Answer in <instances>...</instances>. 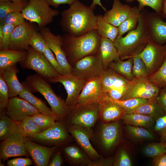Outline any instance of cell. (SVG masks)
<instances>
[{
	"label": "cell",
	"instance_id": "obj_15",
	"mask_svg": "<svg viewBox=\"0 0 166 166\" xmlns=\"http://www.w3.org/2000/svg\"><path fill=\"white\" fill-rule=\"evenodd\" d=\"M87 81L71 74L59 75L53 79L51 83L61 84L66 91V104L69 107L76 105L80 93Z\"/></svg>",
	"mask_w": 166,
	"mask_h": 166
},
{
	"label": "cell",
	"instance_id": "obj_55",
	"mask_svg": "<svg viewBox=\"0 0 166 166\" xmlns=\"http://www.w3.org/2000/svg\"><path fill=\"white\" fill-rule=\"evenodd\" d=\"M78 0H46L50 6L57 8L61 4H67L69 6Z\"/></svg>",
	"mask_w": 166,
	"mask_h": 166
},
{
	"label": "cell",
	"instance_id": "obj_57",
	"mask_svg": "<svg viewBox=\"0 0 166 166\" xmlns=\"http://www.w3.org/2000/svg\"><path fill=\"white\" fill-rule=\"evenodd\" d=\"M153 162L155 166H166V153L153 158Z\"/></svg>",
	"mask_w": 166,
	"mask_h": 166
},
{
	"label": "cell",
	"instance_id": "obj_23",
	"mask_svg": "<svg viewBox=\"0 0 166 166\" xmlns=\"http://www.w3.org/2000/svg\"><path fill=\"white\" fill-rule=\"evenodd\" d=\"M25 144L28 153L37 166L48 165L50 157L57 149L56 146L47 147L26 139Z\"/></svg>",
	"mask_w": 166,
	"mask_h": 166
},
{
	"label": "cell",
	"instance_id": "obj_34",
	"mask_svg": "<svg viewBox=\"0 0 166 166\" xmlns=\"http://www.w3.org/2000/svg\"><path fill=\"white\" fill-rule=\"evenodd\" d=\"M18 130L24 137H30L43 130L36 124L31 116H28L21 121L17 122Z\"/></svg>",
	"mask_w": 166,
	"mask_h": 166
},
{
	"label": "cell",
	"instance_id": "obj_22",
	"mask_svg": "<svg viewBox=\"0 0 166 166\" xmlns=\"http://www.w3.org/2000/svg\"><path fill=\"white\" fill-rule=\"evenodd\" d=\"M162 18L155 12L148 13L149 42L160 45L166 44V22Z\"/></svg>",
	"mask_w": 166,
	"mask_h": 166
},
{
	"label": "cell",
	"instance_id": "obj_26",
	"mask_svg": "<svg viewBox=\"0 0 166 166\" xmlns=\"http://www.w3.org/2000/svg\"><path fill=\"white\" fill-rule=\"evenodd\" d=\"M27 51L9 49L0 50V74L12 66L24 60Z\"/></svg>",
	"mask_w": 166,
	"mask_h": 166
},
{
	"label": "cell",
	"instance_id": "obj_58",
	"mask_svg": "<svg viewBox=\"0 0 166 166\" xmlns=\"http://www.w3.org/2000/svg\"><path fill=\"white\" fill-rule=\"evenodd\" d=\"M96 5L100 6L105 12L107 10L106 8L102 5L101 0H92V3L90 6L92 9L94 10Z\"/></svg>",
	"mask_w": 166,
	"mask_h": 166
},
{
	"label": "cell",
	"instance_id": "obj_44",
	"mask_svg": "<svg viewBox=\"0 0 166 166\" xmlns=\"http://www.w3.org/2000/svg\"><path fill=\"white\" fill-rule=\"evenodd\" d=\"M132 58L133 60L132 73L134 77H148V74L147 68L142 60L136 56Z\"/></svg>",
	"mask_w": 166,
	"mask_h": 166
},
{
	"label": "cell",
	"instance_id": "obj_47",
	"mask_svg": "<svg viewBox=\"0 0 166 166\" xmlns=\"http://www.w3.org/2000/svg\"><path fill=\"white\" fill-rule=\"evenodd\" d=\"M25 22L22 12H16L7 14L0 23L3 25L10 24L17 26Z\"/></svg>",
	"mask_w": 166,
	"mask_h": 166
},
{
	"label": "cell",
	"instance_id": "obj_19",
	"mask_svg": "<svg viewBox=\"0 0 166 166\" xmlns=\"http://www.w3.org/2000/svg\"><path fill=\"white\" fill-rule=\"evenodd\" d=\"M140 12L136 6L123 4L120 0H114L111 9L105 11L103 17L107 22L118 27L127 18Z\"/></svg>",
	"mask_w": 166,
	"mask_h": 166
},
{
	"label": "cell",
	"instance_id": "obj_33",
	"mask_svg": "<svg viewBox=\"0 0 166 166\" xmlns=\"http://www.w3.org/2000/svg\"><path fill=\"white\" fill-rule=\"evenodd\" d=\"M133 62L132 58L125 61L120 58L111 62L108 68H110L128 81H131L134 78L132 73Z\"/></svg>",
	"mask_w": 166,
	"mask_h": 166
},
{
	"label": "cell",
	"instance_id": "obj_50",
	"mask_svg": "<svg viewBox=\"0 0 166 166\" xmlns=\"http://www.w3.org/2000/svg\"><path fill=\"white\" fill-rule=\"evenodd\" d=\"M43 54L55 70L60 75H62L61 68L53 53L46 44Z\"/></svg>",
	"mask_w": 166,
	"mask_h": 166
},
{
	"label": "cell",
	"instance_id": "obj_13",
	"mask_svg": "<svg viewBox=\"0 0 166 166\" xmlns=\"http://www.w3.org/2000/svg\"><path fill=\"white\" fill-rule=\"evenodd\" d=\"M134 56L139 57L143 61L148 76L156 72L163 63L166 57V44L160 45L149 42L141 52Z\"/></svg>",
	"mask_w": 166,
	"mask_h": 166
},
{
	"label": "cell",
	"instance_id": "obj_52",
	"mask_svg": "<svg viewBox=\"0 0 166 166\" xmlns=\"http://www.w3.org/2000/svg\"><path fill=\"white\" fill-rule=\"evenodd\" d=\"M32 164V160L28 158H15L8 160L7 163L8 166H29Z\"/></svg>",
	"mask_w": 166,
	"mask_h": 166
},
{
	"label": "cell",
	"instance_id": "obj_10",
	"mask_svg": "<svg viewBox=\"0 0 166 166\" xmlns=\"http://www.w3.org/2000/svg\"><path fill=\"white\" fill-rule=\"evenodd\" d=\"M121 132V126L118 121L108 123L101 122L96 133L93 132L92 138H95L100 150L109 151L118 144Z\"/></svg>",
	"mask_w": 166,
	"mask_h": 166
},
{
	"label": "cell",
	"instance_id": "obj_48",
	"mask_svg": "<svg viewBox=\"0 0 166 166\" xmlns=\"http://www.w3.org/2000/svg\"><path fill=\"white\" fill-rule=\"evenodd\" d=\"M113 164L116 166H131L132 162L127 152L124 150H119L115 159H113Z\"/></svg>",
	"mask_w": 166,
	"mask_h": 166
},
{
	"label": "cell",
	"instance_id": "obj_29",
	"mask_svg": "<svg viewBox=\"0 0 166 166\" xmlns=\"http://www.w3.org/2000/svg\"><path fill=\"white\" fill-rule=\"evenodd\" d=\"M22 84L23 89L19 95V97L26 101L40 113L55 116L51 108L48 107L44 101L33 94L24 81Z\"/></svg>",
	"mask_w": 166,
	"mask_h": 166
},
{
	"label": "cell",
	"instance_id": "obj_20",
	"mask_svg": "<svg viewBox=\"0 0 166 166\" xmlns=\"http://www.w3.org/2000/svg\"><path fill=\"white\" fill-rule=\"evenodd\" d=\"M35 31L33 26L26 21L16 26L11 34L8 49L27 51L30 40Z\"/></svg>",
	"mask_w": 166,
	"mask_h": 166
},
{
	"label": "cell",
	"instance_id": "obj_39",
	"mask_svg": "<svg viewBox=\"0 0 166 166\" xmlns=\"http://www.w3.org/2000/svg\"><path fill=\"white\" fill-rule=\"evenodd\" d=\"M15 122L7 115L3 113L0 114V140L5 139L10 133Z\"/></svg>",
	"mask_w": 166,
	"mask_h": 166
},
{
	"label": "cell",
	"instance_id": "obj_2",
	"mask_svg": "<svg viewBox=\"0 0 166 166\" xmlns=\"http://www.w3.org/2000/svg\"><path fill=\"white\" fill-rule=\"evenodd\" d=\"M148 13L145 9L141 11L136 27L128 32L125 36L117 38L113 42L121 60L131 58L139 54L149 42Z\"/></svg>",
	"mask_w": 166,
	"mask_h": 166
},
{
	"label": "cell",
	"instance_id": "obj_35",
	"mask_svg": "<svg viewBox=\"0 0 166 166\" xmlns=\"http://www.w3.org/2000/svg\"><path fill=\"white\" fill-rule=\"evenodd\" d=\"M28 3V1L22 2L0 1V22L8 14L16 12H22Z\"/></svg>",
	"mask_w": 166,
	"mask_h": 166
},
{
	"label": "cell",
	"instance_id": "obj_49",
	"mask_svg": "<svg viewBox=\"0 0 166 166\" xmlns=\"http://www.w3.org/2000/svg\"><path fill=\"white\" fill-rule=\"evenodd\" d=\"M2 25L3 39L2 43L0 45V49H8L11 34L16 26L12 25Z\"/></svg>",
	"mask_w": 166,
	"mask_h": 166
},
{
	"label": "cell",
	"instance_id": "obj_40",
	"mask_svg": "<svg viewBox=\"0 0 166 166\" xmlns=\"http://www.w3.org/2000/svg\"><path fill=\"white\" fill-rule=\"evenodd\" d=\"M143 151L146 156L153 158L166 153V142L149 144L145 147Z\"/></svg>",
	"mask_w": 166,
	"mask_h": 166
},
{
	"label": "cell",
	"instance_id": "obj_59",
	"mask_svg": "<svg viewBox=\"0 0 166 166\" xmlns=\"http://www.w3.org/2000/svg\"><path fill=\"white\" fill-rule=\"evenodd\" d=\"M161 15L163 18L166 19V0H163Z\"/></svg>",
	"mask_w": 166,
	"mask_h": 166
},
{
	"label": "cell",
	"instance_id": "obj_62",
	"mask_svg": "<svg viewBox=\"0 0 166 166\" xmlns=\"http://www.w3.org/2000/svg\"><path fill=\"white\" fill-rule=\"evenodd\" d=\"M164 138L166 139V136Z\"/></svg>",
	"mask_w": 166,
	"mask_h": 166
},
{
	"label": "cell",
	"instance_id": "obj_27",
	"mask_svg": "<svg viewBox=\"0 0 166 166\" xmlns=\"http://www.w3.org/2000/svg\"><path fill=\"white\" fill-rule=\"evenodd\" d=\"M18 71L16 64L0 74L8 87L10 98L19 96L23 89V84L20 82L17 76Z\"/></svg>",
	"mask_w": 166,
	"mask_h": 166
},
{
	"label": "cell",
	"instance_id": "obj_28",
	"mask_svg": "<svg viewBox=\"0 0 166 166\" xmlns=\"http://www.w3.org/2000/svg\"><path fill=\"white\" fill-rule=\"evenodd\" d=\"M99 52L104 70L111 62L120 58L113 42L109 38H101Z\"/></svg>",
	"mask_w": 166,
	"mask_h": 166
},
{
	"label": "cell",
	"instance_id": "obj_54",
	"mask_svg": "<svg viewBox=\"0 0 166 166\" xmlns=\"http://www.w3.org/2000/svg\"><path fill=\"white\" fill-rule=\"evenodd\" d=\"M160 89L156 101L164 111L166 112V86Z\"/></svg>",
	"mask_w": 166,
	"mask_h": 166
},
{
	"label": "cell",
	"instance_id": "obj_25",
	"mask_svg": "<svg viewBox=\"0 0 166 166\" xmlns=\"http://www.w3.org/2000/svg\"><path fill=\"white\" fill-rule=\"evenodd\" d=\"M104 91L121 88L130 81L109 68L104 70L100 76Z\"/></svg>",
	"mask_w": 166,
	"mask_h": 166
},
{
	"label": "cell",
	"instance_id": "obj_9",
	"mask_svg": "<svg viewBox=\"0 0 166 166\" xmlns=\"http://www.w3.org/2000/svg\"><path fill=\"white\" fill-rule=\"evenodd\" d=\"M161 89L150 81L148 77H135L127 84L124 93L120 100L142 98L156 101Z\"/></svg>",
	"mask_w": 166,
	"mask_h": 166
},
{
	"label": "cell",
	"instance_id": "obj_37",
	"mask_svg": "<svg viewBox=\"0 0 166 166\" xmlns=\"http://www.w3.org/2000/svg\"><path fill=\"white\" fill-rule=\"evenodd\" d=\"M31 117L37 125L43 131L50 127L54 124L56 120L54 116L40 113Z\"/></svg>",
	"mask_w": 166,
	"mask_h": 166
},
{
	"label": "cell",
	"instance_id": "obj_11",
	"mask_svg": "<svg viewBox=\"0 0 166 166\" xmlns=\"http://www.w3.org/2000/svg\"><path fill=\"white\" fill-rule=\"evenodd\" d=\"M69 133L63 122L57 121L48 129L29 138L54 146L66 145L74 140Z\"/></svg>",
	"mask_w": 166,
	"mask_h": 166
},
{
	"label": "cell",
	"instance_id": "obj_7",
	"mask_svg": "<svg viewBox=\"0 0 166 166\" xmlns=\"http://www.w3.org/2000/svg\"><path fill=\"white\" fill-rule=\"evenodd\" d=\"M25 59L20 62L22 67L31 69L48 82L60 74L54 68L43 54L29 46Z\"/></svg>",
	"mask_w": 166,
	"mask_h": 166
},
{
	"label": "cell",
	"instance_id": "obj_36",
	"mask_svg": "<svg viewBox=\"0 0 166 166\" xmlns=\"http://www.w3.org/2000/svg\"><path fill=\"white\" fill-rule=\"evenodd\" d=\"M148 78L150 81L160 88L166 86V57L160 67Z\"/></svg>",
	"mask_w": 166,
	"mask_h": 166
},
{
	"label": "cell",
	"instance_id": "obj_41",
	"mask_svg": "<svg viewBox=\"0 0 166 166\" xmlns=\"http://www.w3.org/2000/svg\"><path fill=\"white\" fill-rule=\"evenodd\" d=\"M127 2H132L136 1L139 3L138 8L140 12L144 9L145 6H149L153 9L157 14L161 15L163 0H124Z\"/></svg>",
	"mask_w": 166,
	"mask_h": 166
},
{
	"label": "cell",
	"instance_id": "obj_38",
	"mask_svg": "<svg viewBox=\"0 0 166 166\" xmlns=\"http://www.w3.org/2000/svg\"><path fill=\"white\" fill-rule=\"evenodd\" d=\"M140 13L130 16L117 27L118 34L117 38L122 36L126 33L132 30L136 27L138 24V15Z\"/></svg>",
	"mask_w": 166,
	"mask_h": 166
},
{
	"label": "cell",
	"instance_id": "obj_16",
	"mask_svg": "<svg viewBox=\"0 0 166 166\" xmlns=\"http://www.w3.org/2000/svg\"><path fill=\"white\" fill-rule=\"evenodd\" d=\"M67 129L73 139L93 161L102 158L93 148L90 142L93 133V129H89L78 126L67 124Z\"/></svg>",
	"mask_w": 166,
	"mask_h": 166
},
{
	"label": "cell",
	"instance_id": "obj_17",
	"mask_svg": "<svg viewBox=\"0 0 166 166\" xmlns=\"http://www.w3.org/2000/svg\"><path fill=\"white\" fill-rule=\"evenodd\" d=\"M109 97L104 91L99 77L86 82L80 93L77 104H99Z\"/></svg>",
	"mask_w": 166,
	"mask_h": 166
},
{
	"label": "cell",
	"instance_id": "obj_63",
	"mask_svg": "<svg viewBox=\"0 0 166 166\" xmlns=\"http://www.w3.org/2000/svg\"></svg>",
	"mask_w": 166,
	"mask_h": 166
},
{
	"label": "cell",
	"instance_id": "obj_31",
	"mask_svg": "<svg viewBox=\"0 0 166 166\" xmlns=\"http://www.w3.org/2000/svg\"><path fill=\"white\" fill-rule=\"evenodd\" d=\"M132 113L147 115L155 120L164 114L163 110L157 101L153 100H148L128 113Z\"/></svg>",
	"mask_w": 166,
	"mask_h": 166
},
{
	"label": "cell",
	"instance_id": "obj_14",
	"mask_svg": "<svg viewBox=\"0 0 166 166\" xmlns=\"http://www.w3.org/2000/svg\"><path fill=\"white\" fill-rule=\"evenodd\" d=\"M46 44L51 50L61 69L62 75L71 74L72 66L69 63L62 47V36L53 34L49 28L40 30Z\"/></svg>",
	"mask_w": 166,
	"mask_h": 166
},
{
	"label": "cell",
	"instance_id": "obj_56",
	"mask_svg": "<svg viewBox=\"0 0 166 166\" xmlns=\"http://www.w3.org/2000/svg\"><path fill=\"white\" fill-rule=\"evenodd\" d=\"M63 160L60 153H55L48 164L49 166H61Z\"/></svg>",
	"mask_w": 166,
	"mask_h": 166
},
{
	"label": "cell",
	"instance_id": "obj_45",
	"mask_svg": "<svg viewBox=\"0 0 166 166\" xmlns=\"http://www.w3.org/2000/svg\"><path fill=\"white\" fill-rule=\"evenodd\" d=\"M29 45L35 51L43 54L46 43L40 32L35 30L30 40Z\"/></svg>",
	"mask_w": 166,
	"mask_h": 166
},
{
	"label": "cell",
	"instance_id": "obj_60",
	"mask_svg": "<svg viewBox=\"0 0 166 166\" xmlns=\"http://www.w3.org/2000/svg\"><path fill=\"white\" fill-rule=\"evenodd\" d=\"M2 24L0 23V45H1L3 39V34L2 31Z\"/></svg>",
	"mask_w": 166,
	"mask_h": 166
},
{
	"label": "cell",
	"instance_id": "obj_51",
	"mask_svg": "<svg viewBox=\"0 0 166 166\" xmlns=\"http://www.w3.org/2000/svg\"><path fill=\"white\" fill-rule=\"evenodd\" d=\"M154 130L161 133L164 138L166 136V114L163 115L155 120Z\"/></svg>",
	"mask_w": 166,
	"mask_h": 166
},
{
	"label": "cell",
	"instance_id": "obj_8",
	"mask_svg": "<svg viewBox=\"0 0 166 166\" xmlns=\"http://www.w3.org/2000/svg\"><path fill=\"white\" fill-rule=\"evenodd\" d=\"M104 70L99 51L77 61L72 66L71 74L87 81L100 77Z\"/></svg>",
	"mask_w": 166,
	"mask_h": 166
},
{
	"label": "cell",
	"instance_id": "obj_6",
	"mask_svg": "<svg viewBox=\"0 0 166 166\" xmlns=\"http://www.w3.org/2000/svg\"><path fill=\"white\" fill-rule=\"evenodd\" d=\"M67 124L93 129L99 119L98 104H77L69 107Z\"/></svg>",
	"mask_w": 166,
	"mask_h": 166
},
{
	"label": "cell",
	"instance_id": "obj_53",
	"mask_svg": "<svg viewBox=\"0 0 166 166\" xmlns=\"http://www.w3.org/2000/svg\"><path fill=\"white\" fill-rule=\"evenodd\" d=\"M126 85L121 88L109 91L107 93L109 97L113 100H120L124 93Z\"/></svg>",
	"mask_w": 166,
	"mask_h": 166
},
{
	"label": "cell",
	"instance_id": "obj_24",
	"mask_svg": "<svg viewBox=\"0 0 166 166\" xmlns=\"http://www.w3.org/2000/svg\"><path fill=\"white\" fill-rule=\"evenodd\" d=\"M64 152L67 161L71 165L93 166V161L77 144L65 145Z\"/></svg>",
	"mask_w": 166,
	"mask_h": 166
},
{
	"label": "cell",
	"instance_id": "obj_43",
	"mask_svg": "<svg viewBox=\"0 0 166 166\" xmlns=\"http://www.w3.org/2000/svg\"><path fill=\"white\" fill-rule=\"evenodd\" d=\"M10 98L8 87L2 76L0 74V114L3 113L6 109Z\"/></svg>",
	"mask_w": 166,
	"mask_h": 166
},
{
	"label": "cell",
	"instance_id": "obj_5",
	"mask_svg": "<svg viewBox=\"0 0 166 166\" xmlns=\"http://www.w3.org/2000/svg\"><path fill=\"white\" fill-rule=\"evenodd\" d=\"M50 6L46 0H28L22 13L25 19L36 23L40 30L52 22L53 18L59 13L58 10L53 9Z\"/></svg>",
	"mask_w": 166,
	"mask_h": 166
},
{
	"label": "cell",
	"instance_id": "obj_18",
	"mask_svg": "<svg viewBox=\"0 0 166 166\" xmlns=\"http://www.w3.org/2000/svg\"><path fill=\"white\" fill-rule=\"evenodd\" d=\"M24 99L17 97L10 98L6 109V114L15 122L21 121L28 116L39 113Z\"/></svg>",
	"mask_w": 166,
	"mask_h": 166
},
{
	"label": "cell",
	"instance_id": "obj_4",
	"mask_svg": "<svg viewBox=\"0 0 166 166\" xmlns=\"http://www.w3.org/2000/svg\"><path fill=\"white\" fill-rule=\"evenodd\" d=\"M24 82L32 92H38L44 97L50 106L56 120L63 122L69 107L65 101L56 94L48 81L36 74L28 76Z\"/></svg>",
	"mask_w": 166,
	"mask_h": 166
},
{
	"label": "cell",
	"instance_id": "obj_30",
	"mask_svg": "<svg viewBox=\"0 0 166 166\" xmlns=\"http://www.w3.org/2000/svg\"><path fill=\"white\" fill-rule=\"evenodd\" d=\"M121 119L127 125L139 126L151 129L154 126L155 120L145 115L136 113H127Z\"/></svg>",
	"mask_w": 166,
	"mask_h": 166
},
{
	"label": "cell",
	"instance_id": "obj_1",
	"mask_svg": "<svg viewBox=\"0 0 166 166\" xmlns=\"http://www.w3.org/2000/svg\"><path fill=\"white\" fill-rule=\"evenodd\" d=\"M90 6L78 0L61 12L60 26L62 31L78 37L97 29V17Z\"/></svg>",
	"mask_w": 166,
	"mask_h": 166
},
{
	"label": "cell",
	"instance_id": "obj_12",
	"mask_svg": "<svg viewBox=\"0 0 166 166\" xmlns=\"http://www.w3.org/2000/svg\"><path fill=\"white\" fill-rule=\"evenodd\" d=\"M25 138L19 132L15 122L10 133L1 144L0 158L4 161L11 157L27 156L28 152L25 144Z\"/></svg>",
	"mask_w": 166,
	"mask_h": 166
},
{
	"label": "cell",
	"instance_id": "obj_46",
	"mask_svg": "<svg viewBox=\"0 0 166 166\" xmlns=\"http://www.w3.org/2000/svg\"><path fill=\"white\" fill-rule=\"evenodd\" d=\"M112 99L124 108L126 110V113L130 112L148 101L142 98H134L124 100Z\"/></svg>",
	"mask_w": 166,
	"mask_h": 166
},
{
	"label": "cell",
	"instance_id": "obj_3",
	"mask_svg": "<svg viewBox=\"0 0 166 166\" xmlns=\"http://www.w3.org/2000/svg\"><path fill=\"white\" fill-rule=\"evenodd\" d=\"M101 38L96 30L78 37L64 33L62 47L71 66L81 58L99 52Z\"/></svg>",
	"mask_w": 166,
	"mask_h": 166
},
{
	"label": "cell",
	"instance_id": "obj_42",
	"mask_svg": "<svg viewBox=\"0 0 166 166\" xmlns=\"http://www.w3.org/2000/svg\"><path fill=\"white\" fill-rule=\"evenodd\" d=\"M126 129L132 136L138 139H150L153 137L152 132L144 127L127 125Z\"/></svg>",
	"mask_w": 166,
	"mask_h": 166
},
{
	"label": "cell",
	"instance_id": "obj_61",
	"mask_svg": "<svg viewBox=\"0 0 166 166\" xmlns=\"http://www.w3.org/2000/svg\"><path fill=\"white\" fill-rule=\"evenodd\" d=\"M28 0H0V1H11L14 2H22L28 1Z\"/></svg>",
	"mask_w": 166,
	"mask_h": 166
},
{
	"label": "cell",
	"instance_id": "obj_21",
	"mask_svg": "<svg viewBox=\"0 0 166 166\" xmlns=\"http://www.w3.org/2000/svg\"><path fill=\"white\" fill-rule=\"evenodd\" d=\"M99 119L108 123L119 121L126 113V110L109 97L98 104Z\"/></svg>",
	"mask_w": 166,
	"mask_h": 166
},
{
	"label": "cell",
	"instance_id": "obj_32",
	"mask_svg": "<svg viewBox=\"0 0 166 166\" xmlns=\"http://www.w3.org/2000/svg\"><path fill=\"white\" fill-rule=\"evenodd\" d=\"M97 31L102 38L110 39L113 42L118 34V27L107 22L101 15H97Z\"/></svg>",
	"mask_w": 166,
	"mask_h": 166
}]
</instances>
